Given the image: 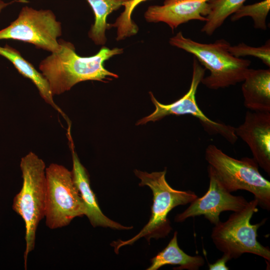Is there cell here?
<instances>
[{
    "mask_svg": "<svg viewBox=\"0 0 270 270\" xmlns=\"http://www.w3.org/2000/svg\"><path fill=\"white\" fill-rule=\"evenodd\" d=\"M60 49L44 59L39 69L48 80L53 96L69 90L76 84L86 80L106 82L118 76L107 70L105 61L122 53L123 49L102 46L96 54L81 56L70 42L58 40Z\"/></svg>",
    "mask_w": 270,
    "mask_h": 270,
    "instance_id": "cell-1",
    "label": "cell"
},
{
    "mask_svg": "<svg viewBox=\"0 0 270 270\" xmlns=\"http://www.w3.org/2000/svg\"><path fill=\"white\" fill-rule=\"evenodd\" d=\"M172 46L181 48L194 57L210 72L201 82L206 88L218 90L242 82L250 60L232 56L228 51L230 44L224 39L214 43L203 44L185 38L181 32L171 38Z\"/></svg>",
    "mask_w": 270,
    "mask_h": 270,
    "instance_id": "cell-2",
    "label": "cell"
},
{
    "mask_svg": "<svg viewBox=\"0 0 270 270\" xmlns=\"http://www.w3.org/2000/svg\"><path fill=\"white\" fill-rule=\"evenodd\" d=\"M20 168L22 185L14 198L12 208L24 222L26 250L24 258L26 270L28 255L34 248L38 226L45 216L46 166L42 159L30 152L22 158Z\"/></svg>",
    "mask_w": 270,
    "mask_h": 270,
    "instance_id": "cell-3",
    "label": "cell"
},
{
    "mask_svg": "<svg viewBox=\"0 0 270 270\" xmlns=\"http://www.w3.org/2000/svg\"><path fill=\"white\" fill-rule=\"evenodd\" d=\"M166 170L148 173L136 170L134 174L140 180V186H148L153 194V204L151 216L147 224L135 236L127 240H119L110 244L118 254L124 246L133 244L141 238L148 241L151 238L158 239L168 236L172 228L168 216L175 207L190 204L198 198L192 190H180L171 187L166 179Z\"/></svg>",
    "mask_w": 270,
    "mask_h": 270,
    "instance_id": "cell-4",
    "label": "cell"
},
{
    "mask_svg": "<svg viewBox=\"0 0 270 270\" xmlns=\"http://www.w3.org/2000/svg\"><path fill=\"white\" fill-rule=\"evenodd\" d=\"M205 159L224 188L232 192L246 190L254 196L258 206L270 210V182L260 174L253 158H234L214 144L208 145Z\"/></svg>",
    "mask_w": 270,
    "mask_h": 270,
    "instance_id": "cell-5",
    "label": "cell"
},
{
    "mask_svg": "<svg viewBox=\"0 0 270 270\" xmlns=\"http://www.w3.org/2000/svg\"><path fill=\"white\" fill-rule=\"evenodd\" d=\"M258 200H252L243 210L233 212L226 221H220L213 228L211 234L213 243L230 260L250 253L270 261L269 248L257 240L258 230L264 221L254 224L250 222L253 214L258 211Z\"/></svg>",
    "mask_w": 270,
    "mask_h": 270,
    "instance_id": "cell-6",
    "label": "cell"
},
{
    "mask_svg": "<svg viewBox=\"0 0 270 270\" xmlns=\"http://www.w3.org/2000/svg\"><path fill=\"white\" fill-rule=\"evenodd\" d=\"M46 224L50 229L66 226L76 217L86 214V208L73 180L72 171L51 164L46 168Z\"/></svg>",
    "mask_w": 270,
    "mask_h": 270,
    "instance_id": "cell-7",
    "label": "cell"
},
{
    "mask_svg": "<svg viewBox=\"0 0 270 270\" xmlns=\"http://www.w3.org/2000/svg\"><path fill=\"white\" fill-rule=\"evenodd\" d=\"M206 70L194 57L192 78L189 90L181 98L170 104H165L160 102L153 94L150 92L155 110L150 114L139 120L136 124H144L150 122H154L170 115H191L199 120L204 130L208 134L220 135L230 144L236 143L238 137L236 134L235 128L208 118L197 104L196 95L198 85L204 77Z\"/></svg>",
    "mask_w": 270,
    "mask_h": 270,
    "instance_id": "cell-8",
    "label": "cell"
},
{
    "mask_svg": "<svg viewBox=\"0 0 270 270\" xmlns=\"http://www.w3.org/2000/svg\"><path fill=\"white\" fill-rule=\"evenodd\" d=\"M61 23L50 10L23 7L16 20L0 30V40H14L32 44L52 52L58 51L62 35Z\"/></svg>",
    "mask_w": 270,
    "mask_h": 270,
    "instance_id": "cell-9",
    "label": "cell"
},
{
    "mask_svg": "<svg viewBox=\"0 0 270 270\" xmlns=\"http://www.w3.org/2000/svg\"><path fill=\"white\" fill-rule=\"evenodd\" d=\"M208 172L210 183L207 192L191 202L183 212L176 214V222H182L190 218L203 216L215 225L220 221L222 212H238L247 206L248 202L242 196H234L228 192L208 166Z\"/></svg>",
    "mask_w": 270,
    "mask_h": 270,
    "instance_id": "cell-10",
    "label": "cell"
},
{
    "mask_svg": "<svg viewBox=\"0 0 270 270\" xmlns=\"http://www.w3.org/2000/svg\"><path fill=\"white\" fill-rule=\"evenodd\" d=\"M235 132L248 145L258 166L270 176V112L247 111Z\"/></svg>",
    "mask_w": 270,
    "mask_h": 270,
    "instance_id": "cell-11",
    "label": "cell"
},
{
    "mask_svg": "<svg viewBox=\"0 0 270 270\" xmlns=\"http://www.w3.org/2000/svg\"><path fill=\"white\" fill-rule=\"evenodd\" d=\"M208 0H165L162 5L150 6L144 13L148 22H163L173 30L191 20L206 22Z\"/></svg>",
    "mask_w": 270,
    "mask_h": 270,
    "instance_id": "cell-12",
    "label": "cell"
},
{
    "mask_svg": "<svg viewBox=\"0 0 270 270\" xmlns=\"http://www.w3.org/2000/svg\"><path fill=\"white\" fill-rule=\"evenodd\" d=\"M72 151V171L74 184L78 188L86 208L85 216L88 218L94 227H108L116 230H128L132 227L124 226L112 220L102 212L98 206L96 195L90 186L88 172L81 164L74 150L70 132H68Z\"/></svg>",
    "mask_w": 270,
    "mask_h": 270,
    "instance_id": "cell-13",
    "label": "cell"
},
{
    "mask_svg": "<svg viewBox=\"0 0 270 270\" xmlns=\"http://www.w3.org/2000/svg\"><path fill=\"white\" fill-rule=\"evenodd\" d=\"M244 104L251 111L270 112V70L249 68L242 81Z\"/></svg>",
    "mask_w": 270,
    "mask_h": 270,
    "instance_id": "cell-14",
    "label": "cell"
},
{
    "mask_svg": "<svg viewBox=\"0 0 270 270\" xmlns=\"http://www.w3.org/2000/svg\"><path fill=\"white\" fill-rule=\"evenodd\" d=\"M0 55L10 60L21 74L31 80L44 101L58 112L67 122L68 121L66 116L55 104L49 84L42 73L25 60L18 50L7 44L4 46H0Z\"/></svg>",
    "mask_w": 270,
    "mask_h": 270,
    "instance_id": "cell-15",
    "label": "cell"
},
{
    "mask_svg": "<svg viewBox=\"0 0 270 270\" xmlns=\"http://www.w3.org/2000/svg\"><path fill=\"white\" fill-rule=\"evenodd\" d=\"M177 234L175 232L167 246L151 259V264L146 270H156L166 264H176L179 266L174 270H198L204 265L202 256L188 255L179 247Z\"/></svg>",
    "mask_w": 270,
    "mask_h": 270,
    "instance_id": "cell-16",
    "label": "cell"
},
{
    "mask_svg": "<svg viewBox=\"0 0 270 270\" xmlns=\"http://www.w3.org/2000/svg\"><path fill=\"white\" fill-rule=\"evenodd\" d=\"M128 0H86L92 8L94 16V24L88 32V36L98 45L105 44L106 30L110 28L106 19L112 12L124 6Z\"/></svg>",
    "mask_w": 270,
    "mask_h": 270,
    "instance_id": "cell-17",
    "label": "cell"
},
{
    "mask_svg": "<svg viewBox=\"0 0 270 270\" xmlns=\"http://www.w3.org/2000/svg\"><path fill=\"white\" fill-rule=\"evenodd\" d=\"M246 0H208L209 13L201 31L208 36L212 35L226 18L236 12Z\"/></svg>",
    "mask_w": 270,
    "mask_h": 270,
    "instance_id": "cell-18",
    "label": "cell"
},
{
    "mask_svg": "<svg viewBox=\"0 0 270 270\" xmlns=\"http://www.w3.org/2000/svg\"><path fill=\"white\" fill-rule=\"evenodd\" d=\"M270 9V0H264L248 5L243 4L232 15L230 20L234 22L244 16H250L254 20L255 28L266 30V18Z\"/></svg>",
    "mask_w": 270,
    "mask_h": 270,
    "instance_id": "cell-19",
    "label": "cell"
},
{
    "mask_svg": "<svg viewBox=\"0 0 270 270\" xmlns=\"http://www.w3.org/2000/svg\"><path fill=\"white\" fill-rule=\"evenodd\" d=\"M148 0H128L124 4V10L110 28H117L116 40H120L136 34L138 31L137 25L132 19L134 9L141 2Z\"/></svg>",
    "mask_w": 270,
    "mask_h": 270,
    "instance_id": "cell-20",
    "label": "cell"
},
{
    "mask_svg": "<svg viewBox=\"0 0 270 270\" xmlns=\"http://www.w3.org/2000/svg\"><path fill=\"white\" fill-rule=\"evenodd\" d=\"M228 51L235 57L252 56L260 60L268 66H270V42L268 40L264 45L258 47L248 46L244 42L230 46Z\"/></svg>",
    "mask_w": 270,
    "mask_h": 270,
    "instance_id": "cell-21",
    "label": "cell"
},
{
    "mask_svg": "<svg viewBox=\"0 0 270 270\" xmlns=\"http://www.w3.org/2000/svg\"><path fill=\"white\" fill-rule=\"evenodd\" d=\"M230 260L226 256L223 254L222 256L215 262L208 264V269L210 270H228L229 268L226 266V263Z\"/></svg>",
    "mask_w": 270,
    "mask_h": 270,
    "instance_id": "cell-22",
    "label": "cell"
},
{
    "mask_svg": "<svg viewBox=\"0 0 270 270\" xmlns=\"http://www.w3.org/2000/svg\"><path fill=\"white\" fill-rule=\"evenodd\" d=\"M14 2H21L19 0H14V1H12V2H5L3 0H0V14L1 12L2 11V10L4 8L8 6V5H10V4H12V3Z\"/></svg>",
    "mask_w": 270,
    "mask_h": 270,
    "instance_id": "cell-23",
    "label": "cell"
},
{
    "mask_svg": "<svg viewBox=\"0 0 270 270\" xmlns=\"http://www.w3.org/2000/svg\"><path fill=\"white\" fill-rule=\"evenodd\" d=\"M19 0L21 2H23V3H26L28 2L26 0Z\"/></svg>",
    "mask_w": 270,
    "mask_h": 270,
    "instance_id": "cell-24",
    "label": "cell"
}]
</instances>
